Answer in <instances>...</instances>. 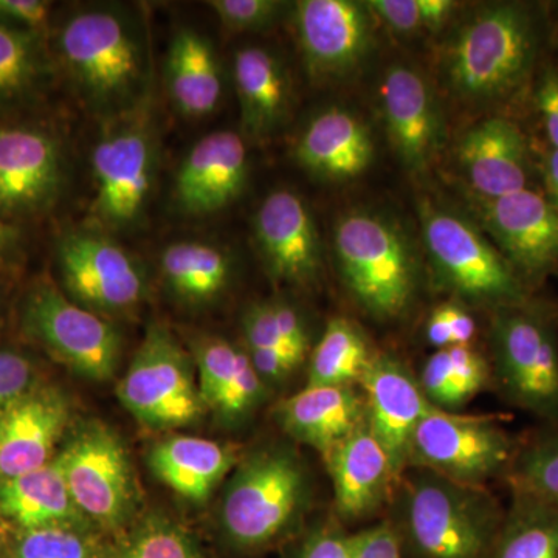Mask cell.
I'll return each mask as SVG.
<instances>
[{
	"mask_svg": "<svg viewBox=\"0 0 558 558\" xmlns=\"http://www.w3.org/2000/svg\"><path fill=\"white\" fill-rule=\"evenodd\" d=\"M197 384L205 409L216 411L241 369L248 362V352L220 337H204L194 348Z\"/></svg>",
	"mask_w": 558,
	"mask_h": 558,
	"instance_id": "obj_37",
	"label": "cell"
},
{
	"mask_svg": "<svg viewBox=\"0 0 558 558\" xmlns=\"http://www.w3.org/2000/svg\"><path fill=\"white\" fill-rule=\"evenodd\" d=\"M532 102L537 112L546 145L558 148V64L545 61L532 86Z\"/></svg>",
	"mask_w": 558,
	"mask_h": 558,
	"instance_id": "obj_42",
	"label": "cell"
},
{
	"mask_svg": "<svg viewBox=\"0 0 558 558\" xmlns=\"http://www.w3.org/2000/svg\"><path fill=\"white\" fill-rule=\"evenodd\" d=\"M289 558H351V534L336 515L319 520L301 535Z\"/></svg>",
	"mask_w": 558,
	"mask_h": 558,
	"instance_id": "obj_40",
	"label": "cell"
},
{
	"mask_svg": "<svg viewBox=\"0 0 558 558\" xmlns=\"http://www.w3.org/2000/svg\"><path fill=\"white\" fill-rule=\"evenodd\" d=\"M236 451L216 440L171 436L149 453L154 475L180 497L205 501L236 465Z\"/></svg>",
	"mask_w": 558,
	"mask_h": 558,
	"instance_id": "obj_28",
	"label": "cell"
},
{
	"mask_svg": "<svg viewBox=\"0 0 558 558\" xmlns=\"http://www.w3.org/2000/svg\"><path fill=\"white\" fill-rule=\"evenodd\" d=\"M35 366L32 360L11 349L0 351V417L33 388Z\"/></svg>",
	"mask_w": 558,
	"mask_h": 558,
	"instance_id": "obj_41",
	"label": "cell"
},
{
	"mask_svg": "<svg viewBox=\"0 0 558 558\" xmlns=\"http://www.w3.org/2000/svg\"><path fill=\"white\" fill-rule=\"evenodd\" d=\"M54 258L65 295L95 314H123L145 299V271L137 258L105 231H65Z\"/></svg>",
	"mask_w": 558,
	"mask_h": 558,
	"instance_id": "obj_14",
	"label": "cell"
},
{
	"mask_svg": "<svg viewBox=\"0 0 558 558\" xmlns=\"http://www.w3.org/2000/svg\"><path fill=\"white\" fill-rule=\"evenodd\" d=\"M438 307L449 325L453 347H472V341L478 333V326L468 307L459 301H449Z\"/></svg>",
	"mask_w": 558,
	"mask_h": 558,
	"instance_id": "obj_46",
	"label": "cell"
},
{
	"mask_svg": "<svg viewBox=\"0 0 558 558\" xmlns=\"http://www.w3.org/2000/svg\"><path fill=\"white\" fill-rule=\"evenodd\" d=\"M425 339L436 351L453 347L449 325L440 314L439 307L429 314L427 323H425Z\"/></svg>",
	"mask_w": 558,
	"mask_h": 558,
	"instance_id": "obj_49",
	"label": "cell"
},
{
	"mask_svg": "<svg viewBox=\"0 0 558 558\" xmlns=\"http://www.w3.org/2000/svg\"><path fill=\"white\" fill-rule=\"evenodd\" d=\"M417 209L433 275L459 303L494 312L526 303L534 296L480 227L428 197L418 201Z\"/></svg>",
	"mask_w": 558,
	"mask_h": 558,
	"instance_id": "obj_6",
	"label": "cell"
},
{
	"mask_svg": "<svg viewBox=\"0 0 558 558\" xmlns=\"http://www.w3.org/2000/svg\"><path fill=\"white\" fill-rule=\"evenodd\" d=\"M21 233L14 223L0 216V266L11 263L20 255Z\"/></svg>",
	"mask_w": 558,
	"mask_h": 558,
	"instance_id": "obj_50",
	"label": "cell"
},
{
	"mask_svg": "<svg viewBox=\"0 0 558 558\" xmlns=\"http://www.w3.org/2000/svg\"><path fill=\"white\" fill-rule=\"evenodd\" d=\"M454 156L476 199H497L535 189V146L508 116L495 113L470 126L458 140Z\"/></svg>",
	"mask_w": 558,
	"mask_h": 558,
	"instance_id": "obj_19",
	"label": "cell"
},
{
	"mask_svg": "<svg viewBox=\"0 0 558 558\" xmlns=\"http://www.w3.org/2000/svg\"><path fill=\"white\" fill-rule=\"evenodd\" d=\"M51 72L46 36L0 25V117L38 100Z\"/></svg>",
	"mask_w": 558,
	"mask_h": 558,
	"instance_id": "obj_31",
	"label": "cell"
},
{
	"mask_svg": "<svg viewBox=\"0 0 558 558\" xmlns=\"http://www.w3.org/2000/svg\"><path fill=\"white\" fill-rule=\"evenodd\" d=\"M7 538H9V524L3 517H0V550L5 546Z\"/></svg>",
	"mask_w": 558,
	"mask_h": 558,
	"instance_id": "obj_51",
	"label": "cell"
},
{
	"mask_svg": "<svg viewBox=\"0 0 558 558\" xmlns=\"http://www.w3.org/2000/svg\"><path fill=\"white\" fill-rule=\"evenodd\" d=\"M312 481L292 447L266 446L242 459L219 509L231 548L259 553L290 537L310 510Z\"/></svg>",
	"mask_w": 558,
	"mask_h": 558,
	"instance_id": "obj_4",
	"label": "cell"
},
{
	"mask_svg": "<svg viewBox=\"0 0 558 558\" xmlns=\"http://www.w3.org/2000/svg\"><path fill=\"white\" fill-rule=\"evenodd\" d=\"M275 417L286 435L325 457L365 424V399L359 387L306 385L279 403Z\"/></svg>",
	"mask_w": 558,
	"mask_h": 558,
	"instance_id": "obj_26",
	"label": "cell"
},
{
	"mask_svg": "<svg viewBox=\"0 0 558 558\" xmlns=\"http://www.w3.org/2000/svg\"><path fill=\"white\" fill-rule=\"evenodd\" d=\"M165 83L180 116H211L223 97L222 68L211 40L194 28H180L168 49Z\"/></svg>",
	"mask_w": 558,
	"mask_h": 558,
	"instance_id": "obj_27",
	"label": "cell"
},
{
	"mask_svg": "<svg viewBox=\"0 0 558 558\" xmlns=\"http://www.w3.org/2000/svg\"><path fill=\"white\" fill-rule=\"evenodd\" d=\"M458 2L453 0H418L422 27L429 33H438L446 27L447 22L453 17L458 10Z\"/></svg>",
	"mask_w": 558,
	"mask_h": 558,
	"instance_id": "obj_48",
	"label": "cell"
},
{
	"mask_svg": "<svg viewBox=\"0 0 558 558\" xmlns=\"http://www.w3.org/2000/svg\"><path fill=\"white\" fill-rule=\"evenodd\" d=\"M292 156L314 178L347 183L369 170L376 143L362 117L351 109L330 106L304 124L293 142Z\"/></svg>",
	"mask_w": 558,
	"mask_h": 558,
	"instance_id": "obj_23",
	"label": "cell"
},
{
	"mask_svg": "<svg viewBox=\"0 0 558 558\" xmlns=\"http://www.w3.org/2000/svg\"><path fill=\"white\" fill-rule=\"evenodd\" d=\"M323 458L332 481L336 517L341 523L369 519L391 502L399 480L387 451L366 422Z\"/></svg>",
	"mask_w": 558,
	"mask_h": 558,
	"instance_id": "obj_22",
	"label": "cell"
},
{
	"mask_svg": "<svg viewBox=\"0 0 558 558\" xmlns=\"http://www.w3.org/2000/svg\"><path fill=\"white\" fill-rule=\"evenodd\" d=\"M50 54L100 119L117 120L146 106L153 72L148 33L130 10L81 7L53 32Z\"/></svg>",
	"mask_w": 558,
	"mask_h": 558,
	"instance_id": "obj_2",
	"label": "cell"
},
{
	"mask_svg": "<svg viewBox=\"0 0 558 558\" xmlns=\"http://www.w3.org/2000/svg\"><path fill=\"white\" fill-rule=\"evenodd\" d=\"M519 447L495 416L435 409L414 432L407 469H427L457 483L486 487L490 480L506 478Z\"/></svg>",
	"mask_w": 558,
	"mask_h": 558,
	"instance_id": "obj_9",
	"label": "cell"
},
{
	"mask_svg": "<svg viewBox=\"0 0 558 558\" xmlns=\"http://www.w3.org/2000/svg\"><path fill=\"white\" fill-rule=\"evenodd\" d=\"M381 119L391 148L411 174H425L446 145L442 108L427 76L392 62L380 80Z\"/></svg>",
	"mask_w": 558,
	"mask_h": 558,
	"instance_id": "obj_17",
	"label": "cell"
},
{
	"mask_svg": "<svg viewBox=\"0 0 558 558\" xmlns=\"http://www.w3.org/2000/svg\"><path fill=\"white\" fill-rule=\"evenodd\" d=\"M332 248L349 295L371 318L396 322L416 299V252L398 220L374 209H349L337 219Z\"/></svg>",
	"mask_w": 558,
	"mask_h": 558,
	"instance_id": "obj_5",
	"label": "cell"
},
{
	"mask_svg": "<svg viewBox=\"0 0 558 558\" xmlns=\"http://www.w3.org/2000/svg\"><path fill=\"white\" fill-rule=\"evenodd\" d=\"M389 505L403 558H486L505 517L486 487L418 468L402 473Z\"/></svg>",
	"mask_w": 558,
	"mask_h": 558,
	"instance_id": "obj_3",
	"label": "cell"
},
{
	"mask_svg": "<svg viewBox=\"0 0 558 558\" xmlns=\"http://www.w3.org/2000/svg\"><path fill=\"white\" fill-rule=\"evenodd\" d=\"M248 150L240 132L201 138L180 163L174 202L183 215L207 216L240 199L248 179Z\"/></svg>",
	"mask_w": 558,
	"mask_h": 558,
	"instance_id": "obj_21",
	"label": "cell"
},
{
	"mask_svg": "<svg viewBox=\"0 0 558 558\" xmlns=\"http://www.w3.org/2000/svg\"><path fill=\"white\" fill-rule=\"evenodd\" d=\"M351 558H403L398 534L389 520L351 534Z\"/></svg>",
	"mask_w": 558,
	"mask_h": 558,
	"instance_id": "obj_44",
	"label": "cell"
},
{
	"mask_svg": "<svg viewBox=\"0 0 558 558\" xmlns=\"http://www.w3.org/2000/svg\"><path fill=\"white\" fill-rule=\"evenodd\" d=\"M160 274L171 295L190 306L218 300L231 279L226 250L204 241H178L160 255Z\"/></svg>",
	"mask_w": 558,
	"mask_h": 558,
	"instance_id": "obj_30",
	"label": "cell"
},
{
	"mask_svg": "<svg viewBox=\"0 0 558 558\" xmlns=\"http://www.w3.org/2000/svg\"><path fill=\"white\" fill-rule=\"evenodd\" d=\"M64 183L58 138L32 123H0V216L33 219L53 207ZM16 226V223H14Z\"/></svg>",
	"mask_w": 558,
	"mask_h": 558,
	"instance_id": "obj_16",
	"label": "cell"
},
{
	"mask_svg": "<svg viewBox=\"0 0 558 558\" xmlns=\"http://www.w3.org/2000/svg\"><path fill=\"white\" fill-rule=\"evenodd\" d=\"M53 3L47 0H0V25L46 36Z\"/></svg>",
	"mask_w": 558,
	"mask_h": 558,
	"instance_id": "obj_43",
	"label": "cell"
},
{
	"mask_svg": "<svg viewBox=\"0 0 558 558\" xmlns=\"http://www.w3.org/2000/svg\"><path fill=\"white\" fill-rule=\"evenodd\" d=\"M480 229L497 242L529 289L558 274V209L537 189L476 199Z\"/></svg>",
	"mask_w": 558,
	"mask_h": 558,
	"instance_id": "obj_15",
	"label": "cell"
},
{
	"mask_svg": "<svg viewBox=\"0 0 558 558\" xmlns=\"http://www.w3.org/2000/svg\"><path fill=\"white\" fill-rule=\"evenodd\" d=\"M159 143L142 109L109 121L92 150L90 211L101 229L134 227L148 207L156 183Z\"/></svg>",
	"mask_w": 558,
	"mask_h": 558,
	"instance_id": "obj_8",
	"label": "cell"
},
{
	"mask_svg": "<svg viewBox=\"0 0 558 558\" xmlns=\"http://www.w3.org/2000/svg\"><path fill=\"white\" fill-rule=\"evenodd\" d=\"M256 247L278 284L314 288L322 278L323 250L317 222L295 191H270L253 218Z\"/></svg>",
	"mask_w": 558,
	"mask_h": 558,
	"instance_id": "obj_18",
	"label": "cell"
},
{
	"mask_svg": "<svg viewBox=\"0 0 558 558\" xmlns=\"http://www.w3.org/2000/svg\"><path fill=\"white\" fill-rule=\"evenodd\" d=\"M69 403L54 388H33L0 417V481L44 468L69 425Z\"/></svg>",
	"mask_w": 558,
	"mask_h": 558,
	"instance_id": "obj_24",
	"label": "cell"
},
{
	"mask_svg": "<svg viewBox=\"0 0 558 558\" xmlns=\"http://www.w3.org/2000/svg\"><path fill=\"white\" fill-rule=\"evenodd\" d=\"M550 40L548 14L526 2L484 3L440 49V87L470 109H498L534 86Z\"/></svg>",
	"mask_w": 558,
	"mask_h": 558,
	"instance_id": "obj_1",
	"label": "cell"
},
{
	"mask_svg": "<svg viewBox=\"0 0 558 558\" xmlns=\"http://www.w3.org/2000/svg\"><path fill=\"white\" fill-rule=\"evenodd\" d=\"M492 376L512 405L558 427V310L532 296L492 312Z\"/></svg>",
	"mask_w": 558,
	"mask_h": 558,
	"instance_id": "obj_7",
	"label": "cell"
},
{
	"mask_svg": "<svg viewBox=\"0 0 558 558\" xmlns=\"http://www.w3.org/2000/svg\"><path fill=\"white\" fill-rule=\"evenodd\" d=\"M233 83L241 110V135L266 142L289 120L292 78L274 50L245 46L234 53Z\"/></svg>",
	"mask_w": 558,
	"mask_h": 558,
	"instance_id": "obj_25",
	"label": "cell"
},
{
	"mask_svg": "<svg viewBox=\"0 0 558 558\" xmlns=\"http://www.w3.org/2000/svg\"><path fill=\"white\" fill-rule=\"evenodd\" d=\"M108 558H208L196 538L165 515H149L131 529Z\"/></svg>",
	"mask_w": 558,
	"mask_h": 558,
	"instance_id": "obj_35",
	"label": "cell"
},
{
	"mask_svg": "<svg viewBox=\"0 0 558 558\" xmlns=\"http://www.w3.org/2000/svg\"><path fill=\"white\" fill-rule=\"evenodd\" d=\"M0 517L24 531L83 520L73 505L60 459L16 478L0 481Z\"/></svg>",
	"mask_w": 558,
	"mask_h": 558,
	"instance_id": "obj_29",
	"label": "cell"
},
{
	"mask_svg": "<svg viewBox=\"0 0 558 558\" xmlns=\"http://www.w3.org/2000/svg\"><path fill=\"white\" fill-rule=\"evenodd\" d=\"M433 407L458 413L494 381L487 357L472 347H451L433 352L417 377Z\"/></svg>",
	"mask_w": 558,
	"mask_h": 558,
	"instance_id": "obj_33",
	"label": "cell"
},
{
	"mask_svg": "<svg viewBox=\"0 0 558 558\" xmlns=\"http://www.w3.org/2000/svg\"><path fill=\"white\" fill-rule=\"evenodd\" d=\"M22 330L69 369L108 381L119 369L121 337L108 319L70 300L53 282L33 284L22 301Z\"/></svg>",
	"mask_w": 558,
	"mask_h": 558,
	"instance_id": "obj_10",
	"label": "cell"
},
{
	"mask_svg": "<svg viewBox=\"0 0 558 558\" xmlns=\"http://www.w3.org/2000/svg\"><path fill=\"white\" fill-rule=\"evenodd\" d=\"M376 352L363 330L347 318H332L312 349L307 385L359 387Z\"/></svg>",
	"mask_w": 558,
	"mask_h": 558,
	"instance_id": "obj_34",
	"label": "cell"
},
{
	"mask_svg": "<svg viewBox=\"0 0 558 558\" xmlns=\"http://www.w3.org/2000/svg\"><path fill=\"white\" fill-rule=\"evenodd\" d=\"M366 3L376 20L398 36L413 38L424 31L418 0H369Z\"/></svg>",
	"mask_w": 558,
	"mask_h": 558,
	"instance_id": "obj_45",
	"label": "cell"
},
{
	"mask_svg": "<svg viewBox=\"0 0 558 558\" xmlns=\"http://www.w3.org/2000/svg\"><path fill=\"white\" fill-rule=\"evenodd\" d=\"M58 459L83 519L105 529L130 521L137 486L128 451L108 425L97 421L81 425Z\"/></svg>",
	"mask_w": 558,
	"mask_h": 558,
	"instance_id": "obj_12",
	"label": "cell"
},
{
	"mask_svg": "<svg viewBox=\"0 0 558 558\" xmlns=\"http://www.w3.org/2000/svg\"><path fill=\"white\" fill-rule=\"evenodd\" d=\"M486 558H558V502L512 490Z\"/></svg>",
	"mask_w": 558,
	"mask_h": 558,
	"instance_id": "obj_32",
	"label": "cell"
},
{
	"mask_svg": "<svg viewBox=\"0 0 558 558\" xmlns=\"http://www.w3.org/2000/svg\"><path fill=\"white\" fill-rule=\"evenodd\" d=\"M121 405L150 428H175L204 414L199 384L190 355L171 330L154 323L117 385Z\"/></svg>",
	"mask_w": 558,
	"mask_h": 558,
	"instance_id": "obj_11",
	"label": "cell"
},
{
	"mask_svg": "<svg viewBox=\"0 0 558 558\" xmlns=\"http://www.w3.org/2000/svg\"><path fill=\"white\" fill-rule=\"evenodd\" d=\"M208 7L227 31L256 33L274 27L289 9V3L279 0H211Z\"/></svg>",
	"mask_w": 558,
	"mask_h": 558,
	"instance_id": "obj_39",
	"label": "cell"
},
{
	"mask_svg": "<svg viewBox=\"0 0 558 558\" xmlns=\"http://www.w3.org/2000/svg\"><path fill=\"white\" fill-rule=\"evenodd\" d=\"M13 558H98L94 542L76 524L22 532Z\"/></svg>",
	"mask_w": 558,
	"mask_h": 558,
	"instance_id": "obj_38",
	"label": "cell"
},
{
	"mask_svg": "<svg viewBox=\"0 0 558 558\" xmlns=\"http://www.w3.org/2000/svg\"><path fill=\"white\" fill-rule=\"evenodd\" d=\"M535 161L537 175L542 180V193L558 209V148L549 145L539 150L535 148Z\"/></svg>",
	"mask_w": 558,
	"mask_h": 558,
	"instance_id": "obj_47",
	"label": "cell"
},
{
	"mask_svg": "<svg viewBox=\"0 0 558 558\" xmlns=\"http://www.w3.org/2000/svg\"><path fill=\"white\" fill-rule=\"evenodd\" d=\"M506 481L510 490L558 502V427L520 444Z\"/></svg>",
	"mask_w": 558,
	"mask_h": 558,
	"instance_id": "obj_36",
	"label": "cell"
},
{
	"mask_svg": "<svg viewBox=\"0 0 558 558\" xmlns=\"http://www.w3.org/2000/svg\"><path fill=\"white\" fill-rule=\"evenodd\" d=\"M366 407V424L387 451L395 475L409 465L410 444L422 418L436 407L422 391L417 377L402 360L376 352L359 384Z\"/></svg>",
	"mask_w": 558,
	"mask_h": 558,
	"instance_id": "obj_20",
	"label": "cell"
},
{
	"mask_svg": "<svg viewBox=\"0 0 558 558\" xmlns=\"http://www.w3.org/2000/svg\"><path fill=\"white\" fill-rule=\"evenodd\" d=\"M377 24L366 2H296L293 28L307 76L318 86H336L354 78L376 49Z\"/></svg>",
	"mask_w": 558,
	"mask_h": 558,
	"instance_id": "obj_13",
	"label": "cell"
}]
</instances>
